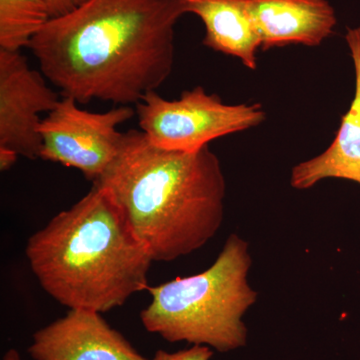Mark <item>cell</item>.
I'll return each mask as SVG.
<instances>
[{
    "mask_svg": "<svg viewBox=\"0 0 360 360\" xmlns=\"http://www.w3.org/2000/svg\"><path fill=\"white\" fill-rule=\"evenodd\" d=\"M134 115L130 106L91 112L80 108L72 97L63 96L40 123V158L75 168L94 182L122 148L125 134L117 127Z\"/></svg>",
    "mask_w": 360,
    "mask_h": 360,
    "instance_id": "8992f818",
    "label": "cell"
},
{
    "mask_svg": "<svg viewBox=\"0 0 360 360\" xmlns=\"http://www.w3.org/2000/svg\"><path fill=\"white\" fill-rule=\"evenodd\" d=\"M28 354L34 360H148L99 312L70 311L32 336Z\"/></svg>",
    "mask_w": 360,
    "mask_h": 360,
    "instance_id": "ba28073f",
    "label": "cell"
},
{
    "mask_svg": "<svg viewBox=\"0 0 360 360\" xmlns=\"http://www.w3.org/2000/svg\"><path fill=\"white\" fill-rule=\"evenodd\" d=\"M184 14V0H89L51 18L28 49L63 96L136 105L172 75Z\"/></svg>",
    "mask_w": 360,
    "mask_h": 360,
    "instance_id": "6da1fadb",
    "label": "cell"
},
{
    "mask_svg": "<svg viewBox=\"0 0 360 360\" xmlns=\"http://www.w3.org/2000/svg\"><path fill=\"white\" fill-rule=\"evenodd\" d=\"M186 13H193L205 28L207 49L239 58L248 70L257 68L262 39L248 0H184Z\"/></svg>",
    "mask_w": 360,
    "mask_h": 360,
    "instance_id": "8fae6325",
    "label": "cell"
},
{
    "mask_svg": "<svg viewBox=\"0 0 360 360\" xmlns=\"http://www.w3.org/2000/svg\"><path fill=\"white\" fill-rule=\"evenodd\" d=\"M141 131L153 146L167 150L193 153L210 141L262 124V104H226L201 86L168 101L149 92L135 105Z\"/></svg>",
    "mask_w": 360,
    "mask_h": 360,
    "instance_id": "5b68a950",
    "label": "cell"
},
{
    "mask_svg": "<svg viewBox=\"0 0 360 360\" xmlns=\"http://www.w3.org/2000/svg\"><path fill=\"white\" fill-rule=\"evenodd\" d=\"M51 20L45 0H0V49L20 51Z\"/></svg>",
    "mask_w": 360,
    "mask_h": 360,
    "instance_id": "7c38bea8",
    "label": "cell"
},
{
    "mask_svg": "<svg viewBox=\"0 0 360 360\" xmlns=\"http://www.w3.org/2000/svg\"><path fill=\"white\" fill-rule=\"evenodd\" d=\"M94 184L110 196L153 262L200 250L224 222L226 184L208 146L193 153L167 150L129 130Z\"/></svg>",
    "mask_w": 360,
    "mask_h": 360,
    "instance_id": "7a4b0ae2",
    "label": "cell"
},
{
    "mask_svg": "<svg viewBox=\"0 0 360 360\" xmlns=\"http://www.w3.org/2000/svg\"><path fill=\"white\" fill-rule=\"evenodd\" d=\"M251 264L248 241L231 234L205 271L148 285L153 300L141 312L144 328L168 342L205 345L221 354L246 347L243 316L258 297L248 283Z\"/></svg>",
    "mask_w": 360,
    "mask_h": 360,
    "instance_id": "277c9868",
    "label": "cell"
},
{
    "mask_svg": "<svg viewBox=\"0 0 360 360\" xmlns=\"http://www.w3.org/2000/svg\"><path fill=\"white\" fill-rule=\"evenodd\" d=\"M89 0H45L51 18H60L72 13Z\"/></svg>",
    "mask_w": 360,
    "mask_h": 360,
    "instance_id": "5bb4252c",
    "label": "cell"
},
{
    "mask_svg": "<svg viewBox=\"0 0 360 360\" xmlns=\"http://www.w3.org/2000/svg\"><path fill=\"white\" fill-rule=\"evenodd\" d=\"M45 79L20 51L0 49V153L40 158V115L60 101Z\"/></svg>",
    "mask_w": 360,
    "mask_h": 360,
    "instance_id": "52a82bcc",
    "label": "cell"
},
{
    "mask_svg": "<svg viewBox=\"0 0 360 360\" xmlns=\"http://www.w3.org/2000/svg\"><path fill=\"white\" fill-rule=\"evenodd\" d=\"M262 51L288 45L319 46L336 25L328 0H248Z\"/></svg>",
    "mask_w": 360,
    "mask_h": 360,
    "instance_id": "9c48e42d",
    "label": "cell"
},
{
    "mask_svg": "<svg viewBox=\"0 0 360 360\" xmlns=\"http://www.w3.org/2000/svg\"><path fill=\"white\" fill-rule=\"evenodd\" d=\"M25 253L53 300L99 314L146 290L153 262L110 196L94 184L77 205L30 236Z\"/></svg>",
    "mask_w": 360,
    "mask_h": 360,
    "instance_id": "3957f363",
    "label": "cell"
},
{
    "mask_svg": "<svg viewBox=\"0 0 360 360\" xmlns=\"http://www.w3.org/2000/svg\"><path fill=\"white\" fill-rule=\"evenodd\" d=\"M213 349L205 345H191L186 349L176 352H168L158 350L150 360H210L212 359Z\"/></svg>",
    "mask_w": 360,
    "mask_h": 360,
    "instance_id": "4fadbf2b",
    "label": "cell"
},
{
    "mask_svg": "<svg viewBox=\"0 0 360 360\" xmlns=\"http://www.w3.org/2000/svg\"><path fill=\"white\" fill-rule=\"evenodd\" d=\"M345 40L355 70L354 101L341 118L340 129L328 148L291 170L290 186L297 191H307L328 179L352 180L360 184V25L348 28Z\"/></svg>",
    "mask_w": 360,
    "mask_h": 360,
    "instance_id": "30bf717a",
    "label": "cell"
},
{
    "mask_svg": "<svg viewBox=\"0 0 360 360\" xmlns=\"http://www.w3.org/2000/svg\"><path fill=\"white\" fill-rule=\"evenodd\" d=\"M2 360H21V357L18 350L11 348V349L7 350Z\"/></svg>",
    "mask_w": 360,
    "mask_h": 360,
    "instance_id": "9a60e30c",
    "label": "cell"
}]
</instances>
